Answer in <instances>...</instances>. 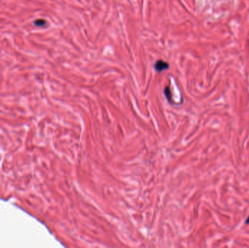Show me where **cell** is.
<instances>
[{
	"label": "cell",
	"mask_w": 249,
	"mask_h": 248,
	"mask_svg": "<svg viewBox=\"0 0 249 248\" xmlns=\"http://www.w3.org/2000/svg\"><path fill=\"white\" fill-rule=\"evenodd\" d=\"M169 68V65L167 62H165L162 60H159L154 64V69L157 71L161 72L164 70H167Z\"/></svg>",
	"instance_id": "obj_1"
},
{
	"label": "cell",
	"mask_w": 249,
	"mask_h": 248,
	"mask_svg": "<svg viewBox=\"0 0 249 248\" xmlns=\"http://www.w3.org/2000/svg\"><path fill=\"white\" fill-rule=\"evenodd\" d=\"M246 224H249V216L248 217V218H247V220L246 221Z\"/></svg>",
	"instance_id": "obj_3"
},
{
	"label": "cell",
	"mask_w": 249,
	"mask_h": 248,
	"mask_svg": "<svg viewBox=\"0 0 249 248\" xmlns=\"http://www.w3.org/2000/svg\"><path fill=\"white\" fill-rule=\"evenodd\" d=\"M34 25L37 26H44L46 25V21L44 19H38V20L35 21Z\"/></svg>",
	"instance_id": "obj_2"
}]
</instances>
